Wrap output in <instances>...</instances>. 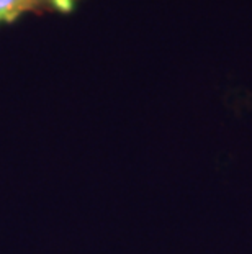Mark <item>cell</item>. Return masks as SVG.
Masks as SVG:
<instances>
[{"label":"cell","mask_w":252,"mask_h":254,"mask_svg":"<svg viewBox=\"0 0 252 254\" xmlns=\"http://www.w3.org/2000/svg\"><path fill=\"white\" fill-rule=\"evenodd\" d=\"M77 0H0V26L17 21L25 15L67 13Z\"/></svg>","instance_id":"obj_1"}]
</instances>
